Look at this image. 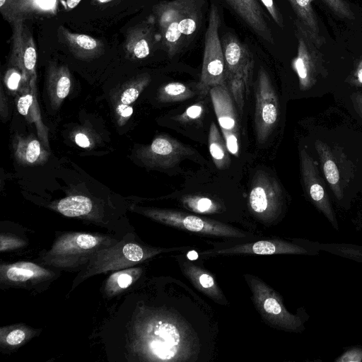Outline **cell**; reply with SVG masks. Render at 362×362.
I'll return each mask as SVG.
<instances>
[{
    "mask_svg": "<svg viewBox=\"0 0 362 362\" xmlns=\"http://www.w3.org/2000/svg\"><path fill=\"white\" fill-rule=\"evenodd\" d=\"M202 2V0H173L155 7L160 40L169 57L177 54L197 32Z\"/></svg>",
    "mask_w": 362,
    "mask_h": 362,
    "instance_id": "obj_1",
    "label": "cell"
},
{
    "mask_svg": "<svg viewBox=\"0 0 362 362\" xmlns=\"http://www.w3.org/2000/svg\"><path fill=\"white\" fill-rule=\"evenodd\" d=\"M118 241L107 235L82 233H64L57 238L51 248L40 255L41 264L57 269H81L100 250Z\"/></svg>",
    "mask_w": 362,
    "mask_h": 362,
    "instance_id": "obj_2",
    "label": "cell"
},
{
    "mask_svg": "<svg viewBox=\"0 0 362 362\" xmlns=\"http://www.w3.org/2000/svg\"><path fill=\"white\" fill-rule=\"evenodd\" d=\"M180 324L171 318L155 316L144 324L139 334V346L150 360L170 361L188 356V339Z\"/></svg>",
    "mask_w": 362,
    "mask_h": 362,
    "instance_id": "obj_3",
    "label": "cell"
},
{
    "mask_svg": "<svg viewBox=\"0 0 362 362\" xmlns=\"http://www.w3.org/2000/svg\"><path fill=\"white\" fill-rule=\"evenodd\" d=\"M128 238L98 251L80 270L74 281V286L93 275L133 267L160 252L127 240Z\"/></svg>",
    "mask_w": 362,
    "mask_h": 362,
    "instance_id": "obj_4",
    "label": "cell"
},
{
    "mask_svg": "<svg viewBox=\"0 0 362 362\" xmlns=\"http://www.w3.org/2000/svg\"><path fill=\"white\" fill-rule=\"evenodd\" d=\"M220 15L215 4H211L205 33L202 68L198 88L203 93L226 84V69L221 41L218 35Z\"/></svg>",
    "mask_w": 362,
    "mask_h": 362,
    "instance_id": "obj_5",
    "label": "cell"
},
{
    "mask_svg": "<svg viewBox=\"0 0 362 362\" xmlns=\"http://www.w3.org/2000/svg\"><path fill=\"white\" fill-rule=\"evenodd\" d=\"M253 299L262 316L276 327L289 332H300L305 329L306 313H289L280 296L264 282L253 276L247 278Z\"/></svg>",
    "mask_w": 362,
    "mask_h": 362,
    "instance_id": "obj_6",
    "label": "cell"
},
{
    "mask_svg": "<svg viewBox=\"0 0 362 362\" xmlns=\"http://www.w3.org/2000/svg\"><path fill=\"white\" fill-rule=\"evenodd\" d=\"M139 213L162 223L193 233L230 238L245 234L230 226L180 211L160 209H141Z\"/></svg>",
    "mask_w": 362,
    "mask_h": 362,
    "instance_id": "obj_7",
    "label": "cell"
},
{
    "mask_svg": "<svg viewBox=\"0 0 362 362\" xmlns=\"http://www.w3.org/2000/svg\"><path fill=\"white\" fill-rule=\"evenodd\" d=\"M296 36L298 38L297 55L292 62V67L298 78L299 88L307 90L313 88L319 77L327 74L325 60L319 48L308 37L297 20Z\"/></svg>",
    "mask_w": 362,
    "mask_h": 362,
    "instance_id": "obj_8",
    "label": "cell"
},
{
    "mask_svg": "<svg viewBox=\"0 0 362 362\" xmlns=\"http://www.w3.org/2000/svg\"><path fill=\"white\" fill-rule=\"evenodd\" d=\"M279 115L278 97L267 71L261 67L255 90V126L257 141H267Z\"/></svg>",
    "mask_w": 362,
    "mask_h": 362,
    "instance_id": "obj_9",
    "label": "cell"
},
{
    "mask_svg": "<svg viewBox=\"0 0 362 362\" xmlns=\"http://www.w3.org/2000/svg\"><path fill=\"white\" fill-rule=\"evenodd\" d=\"M249 205L253 214L263 221H272L281 213L283 194L279 182L267 173L259 170L252 179Z\"/></svg>",
    "mask_w": 362,
    "mask_h": 362,
    "instance_id": "obj_10",
    "label": "cell"
},
{
    "mask_svg": "<svg viewBox=\"0 0 362 362\" xmlns=\"http://www.w3.org/2000/svg\"><path fill=\"white\" fill-rule=\"evenodd\" d=\"M194 151L177 140L168 136H157L150 145L137 151V157L146 166L157 168L174 167Z\"/></svg>",
    "mask_w": 362,
    "mask_h": 362,
    "instance_id": "obj_11",
    "label": "cell"
},
{
    "mask_svg": "<svg viewBox=\"0 0 362 362\" xmlns=\"http://www.w3.org/2000/svg\"><path fill=\"white\" fill-rule=\"evenodd\" d=\"M300 159L302 180L306 194L333 228L339 230V224L334 211L313 158L305 149H301Z\"/></svg>",
    "mask_w": 362,
    "mask_h": 362,
    "instance_id": "obj_12",
    "label": "cell"
},
{
    "mask_svg": "<svg viewBox=\"0 0 362 362\" xmlns=\"http://www.w3.org/2000/svg\"><path fill=\"white\" fill-rule=\"evenodd\" d=\"M319 243L308 240H297V242L284 240H259L254 243L237 245L221 250L222 254H255V255H317L320 252Z\"/></svg>",
    "mask_w": 362,
    "mask_h": 362,
    "instance_id": "obj_13",
    "label": "cell"
},
{
    "mask_svg": "<svg viewBox=\"0 0 362 362\" xmlns=\"http://www.w3.org/2000/svg\"><path fill=\"white\" fill-rule=\"evenodd\" d=\"M18 24L14 28L11 62L21 72L25 82L30 87L36 83L37 52L29 30Z\"/></svg>",
    "mask_w": 362,
    "mask_h": 362,
    "instance_id": "obj_14",
    "label": "cell"
},
{
    "mask_svg": "<svg viewBox=\"0 0 362 362\" xmlns=\"http://www.w3.org/2000/svg\"><path fill=\"white\" fill-rule=\"evenodd\" d=\"M49 271L31 262H18L1 264L0 268L1 283L10 285H23L28 282L37 283L49 279Z\"/></svg>",
    "mask_w": 362,
    "mask_h": 362,
    "instance_id": "obj_15",
    "label": "cell"
},
{
    "mask_svg": "<svg viewBox=\"0 0 362 362\" xmlns=\"http://www.w3.org/2000/svg\"><path fill=\"white\" fill-rule=\"evenodd\" d=\"M239 17L260 37L274 44L270 28L257 0H226Z\"/></svg>",
    "mask_w": 362,
    "mask_h": 362,
    "instance_id": "obj_16",
    "label": "cell"
},
{
    "mask_svg": "<svg viewBox=\"0 0 362 362\" xmlns=\"http://www.w3.org/2000/svg\"><path fill=\"white\" fill-rule=\"evenodd\" d=\"M209 93L221 131L238 132L236 113L230 93L226 84L211 88Z\"/></svg>",
    "mask_w": 362,
    "mask_h": 362,
    "instance_id": "obj_17",
    "label": "cell"
},
{
    "mask_svg": "<svg viewBox=\"0 0 362 362\" xmlns=\"http://www.w3.org/2000/svg\"><path fill=\"white\" fill-rule=\"evenodd\" d=\"M221 41L227 80L244 68L252 58L245 45L233 35L226 34Z\"/></svg>",
    "mask_w": 362,
    "mask_h": 362,
    "instance_id": "obj_18",
    "label": "cell"
},
{
    "mask_svg": "<svg viewBox=\"0 0 362 362\" xmlns=\"http://www.w3.org/2000/svg\"><path fill=\"white\" fill-rule=\"evenodd\" d=\"M30 87V91L23 93L18 98L17 109L28 122L35 124L42 144L48 148V129L43 124L41 118L40 110L36 97V83L32 84Z\"/></svg>",
    "mask_w": 362,
    "mask_h": 362,
    "instance_id": "obj_19",
    "label": "cell"
},
{
    "mask_svg": "<svg viewBox=\"0 0 362 362\" xmlns=\"http://www.w3.org/2000/svg\"><path fill=\"white\" fill-rule=\"evenodd\" d=\"M45 147L42 142L32 136H18L13 144L16 158L26 165L45 163L49 156Z\"/></svg>",
    "mask_w": 362,
    "mask_h": 362,
    "instance_id": "obj_20",
    "label": "cell"
},
{
    "mask_svg": "<svg viewBox=\"0 0 362 362\" xmlns=\"http://www.w3.org/2000/svg\"><path fill=\"white\" fill-rule=\"evenodd\" d=\"M295 13L302 29L318 47L325 43V38L320 35L317 16L313 8L314 0H287Z\"/></svg>",
    "mask_w": 362,
    "mask_h": 362,
    "instance_id": "obj_21",
    "label": "cell"
},
{
    "mask_svg": "<svg viewBox=\"0 0 362 362\" xmlns=\"http://www.w3.org/2000/svg\"><path fill=\"white\" fill-rule=\"evenodd\" d=\"M315 147L318 153L325 177L336 199L340 202L344 197L340 173L332 149L325 143L317 140Z\"/></svg>",
    "mask_w": 362,
    "mask_h": 362,
    "instance_id": "obj_22",
    "label": "cell"
},
{
    "mask_svg": "<svg viewBox=\"0 0 362 362\" xmlns=\"http://www.w3.org/2000/svg\"><path fill=\"white\" fill-rule=\"evenodd\" d=\"M71 76L69 69L64 66L49 67L47 88L52 106L57 109L67 97L71 89Z\"/></svg>",
    "mask_w": 362,
    "mask_h": 362,
    "instance_id": "obj_23",
    "label": "cell"
},
{
    "mask_svg": "<svg viewBox=\"0 0 362 362\" xmlns=\"http://www.w3.org/2000/svg\"><path fill=\"white\" fill-rule=\"evenodd\" d=\"M153 45L152 28L148 25H141L130 30L124 47L131 57L141 59L149 55Z\"/></svg>",
    "mask_w": 362,
    "mask_h": 362,
    "instance_id": "obj_24",
    "label": "cell"
},
{
    "mask_svg": "<svg viewBox=\"0 0 362 362\" xmlns=\"http://www.w3.org/2000/svg\"><path fill=\"white\" fill-rule=\"evenodd\" d=\"M183 270L194 285L205 294L216 300L223 298L214 278L209 272L188 262H184Z\"/></svg>",
    "mask_w": 362,
    "mask_h": 362,
    "instance_id": "obj_25",
    "label": "cell"
},
{
    "mask_svg": "<svg viewBox=\"0 0 362 362\" xmlns=\"http://www.w3.org/2000/svg\"><path fill=\"white\" fill-rule=\"evenodd\" d=\"M59 30L64 43L76 55L90 57L102 49L100 42L89 35L72 33L64 28Z\"/></svg>",
    "mask_w": 362,
    "mask_h": 362,
    "instance_id": "obj_26",
    "label": "cell"
},
{
    "mask_svg": "<svg viewBox=\"0 0 362 362\" xmlns=\"http://www.w3.org/2000/svg\"><path fill=\"white\" fill-rule=\"evenodd\" d=\"M62 215L82 217L90 214L93 209L90 199L83 195H71L59 200L54 206Z\"/></svg>",
    "mask_w": 362,
    "mask_h": 362,
    "instance_id": "obj_27",
    "label": "cell"
},
{
    "mask_svg": "<svg viewBox=\"0 0 362 362\" xmlns=\"http://www.w3.org/2000/svg\"><path fill=\"white\" fill-rule=\"evenodd\" d=\"M253 59L235 74L226 80L229 90L240 110L244 106L245 95L249 90V84L252 76Z\"/></svg>",
    "mask_w": 362,
    "mask_h": 362,
    "instance_id": "obj_28",
    "label": "cell"
},
{
    "mask_svg": "<svg viewBox=\"0 0 362 362\" xmlns=\"http://www.w3.org/2000/svg\"><path fill=\"white\" fill-rule=\"evenodd\" d=\"M208 143L209 152L216 167L220 170L226 168L230 163L228 151L214 122L210 125Z\"/></svg>",
    "mask_w": 362,
    "mask_h": 362,
    "instance_id": "obj_29",
    "label": "cell"
},
{
    "mask_svg": "<svg viewBox=\"0 0 362 362\" xmlns=\"http://www.w3.org/2000/svg\"><path fill=\"white\" fill-rule=\"evenodd\" d=\"M139 268L125 269L112 273L105 284L107 294L113 295L129 288L140 276Z\"/></svg>",
    "mask_w": 362,
    "mask_h": 362,
    "instance_id": "obj_30",
    "label": "cell"
},
{
    "mask_svg": "<svg viewBox=\"0 0 362 362\" xmlns=\"http://www.w3.org/2000/svg\"><path fill=\"white\" fill-rule=\"evenodd\" d=\"M194 95V92L185 84L171 82L160 88L158 98L161 102L172 103L186 100Z\"/></svg>",
    "mask_w": 362,
    "mask_h": 362,
    "instance_id": "obj_31",
    "label": "cell"
},
{
    "mask_svg": "<svg viewBox=\"0 0 362 362\" xmlns=\"http://www.w3.org/2000/svg\"><path fill=\"white\" fill-rule=\"evenodd\" d=\"M320 250L325 251L362 263V246L349 243H320Z\"/></svg>",
    "mask_w": 362,
    "mask_h": 362,
    "instance_id": "obj_32",
    "label": "cell"
},
{
    "mask_svg": "<svg viewBox=\"0 0 362 362\" xmlns=\"http://www.w3.org/2000/svg\"><path fill=\"white\" fill-rule=\"evenodd\" d=\"M33 334L28 327L16 325L1 329V344L9 347H16L23 344Z\"/></svg>",
    "mask_w": 362,
    "mask_h": 362,
    "instance_id": "obj_33",
    "label": "cell"
},
{
    "mask_svg": "<svg viewBox=\"0 0 362 362\" xmlns=\"http://www.w3.org/2000/svg\"><path fill=\"white\" fill-rule=\"evenodd\" d=\"M182 202L187 209L197 213H215L219 209L218 204L207 197L186 196L183 197Z\"/></svg>",
    "mask_w": 362,
    "mask_h": 362,
    "instance_id": "obj_34",
    "label": "cell"
},
{
    "mask_svg": "<svg viewBox=\"0 0 362 362\" xmlns=\"http://www.w3.org/2000/svg\"><path fill=\"white\" fill-rule=\"evenodd\" d=\"M151 78L148 74H144L133 81L121 93L119 103L125 105H131L138 98L140 93L148 86Z\"/></svg>",
    "mask_w": 362,
    "mask_h": 362,
    "instance_id": "obj_35",
    "label": "cell"
},
{
    "mask_svg": "<svg viewBox=\"0 0 362 362\" xmlns=\"http://www.w3.org/2000/svg\"><path fill=\"white\" fill-rule=\"evenodd\" d=\"M5 84L8 90L12 92L20 90L25 93L31 90V87L26 84L21 72L18 69H11L7 71L5 76Z\"/></svg>",
    "mask_w": 362,
    "mask_h": 362,
    "instance_id": "obj_36",
    "label": "cell"
},
{
    "mask_svg": "<svg viewBox=\"0 0 362 362\" xmlns=\"http://www.w3.org/2000/svg\"><path fill=\"white\" fill-rule=\"evenodd\" d=\"M337 16L341 18L354 20V13L345 0H322Z\"/></svg>",
    "mask_w": 362,
    "mask_h": 362,
    "instance_id": "obj_37",
    "label": "cell"
},
{
    "mask_svg": "<svg viewBox=\"0 0 362 362\" xmlns=\"http://www.w3.org/2000/svg\"><path fill=\"white\" fill-rule=\"evenodd\" d=\"M336 362H361L362 346H352L344 351L339 356Z\"/></svg>",
    "mask_w": 362,
    "mask_h": 362,
    "instance_id": "obj_38",
    "label": "cell"
},
{
    "mask_svg": "<svg viewBox=\"0 0 362 362\" xmlns=\"http://www.w3.org/2000/svg\"><path fill=\"white\" fill-rule=\"evenodd\" d=\"M228 151L235 156L239 155V144L237 132L222 131Z\"/></svg>",
    "mask_w": 362,
    "mask_h": 362,
    "instance_id": "obj_39",
    "label": "cell"
},
{
    "mask_svg": "<svg viewBox=\"0 0 362 362\" xmlns=\"http://www.w3.org/2000/svg\"><path fill=\"white\" fill-rule=\"evenodd\" d=\"M274 22L280 27L284 28L282 15L279 11L274 0H260Z\"/></svg>",
    "mask_w": 362,
    "mask_h": 362,
    "instance_id": "obj_40",
    "label": "cell"
},
{
    "mask_svg": "<svg viewBox=\"0 0 362 362\" xmlns=\"http://www.w3.org/2000/svg\"><path fill=\"white\" fill-rule=\"evenodd\" d=\"M116 113L118 117V123L123 125L133 113V108L129 105L119 103L116 107Z\"/></svg>",
    "mask_w": 362,
    "mask_h": 362,
    "instance_id": "obj_41",
    "label": "cell"
},
{
    "mask_svg": "<svg viewBox=\"0 0 362 362\" xmlns=\"http://www.w3.org/2000/svg\"><path fill=\"white\" fill-rule=\"evenodd\" d=\"M204 111L202 104H194L186 109L181 118L187 120H194L201 117Z\"/></svg>",
    "mask_w": 362,
    "mask_h": 362,
    "instance_id": "obj_42",
    "label": "cell"
},
{
    "mask_svg": "<svg viewBox=\"0 0 362 362\" xmlns=\"http://www.w3.org/2000/svg\"><path fill=\"white\" fill-rule=\"evenodd\" d=\"M22 245L23 242L21 240H18V239H13L7 236L4 237L3 235L1 236V251L18 247Z\"/></svg>",
    "mask_w": 362,
    "mask_h": 362,
    "instance_id": "obj_43",
    "label": "cell"
},
{
    "mask_svg": "<svg viewBox=\"0 0 362 362\" xmlns=\"http://www.w3.org/2000/svg\"><path fill=\"white\" fill-rule=\"evenodd\" d=\"M349 83L356 87L362 86V58L350 77Z\"/></svg>",
    "mask_w": 362,
    "mask_h": 362,
    "instance_id": "obj_44",
    "label": "cell"
},
{
    "mask_svg": "<svg viewBox=\"0 0 362 362\" xmlns=\"http://www.w3.org/2000/svg\"><path fill=\"white\" fill-rule=\"evenodd\" d=\"M351 98L356 111L362 117V92L358 91L354 93Z\"/></svg>",
    "mask_w": 362,
    "mask_h": 362,
    "instance_id": "obj_45",
    "label": "cell"
},
{
    "mask_svg": "<svg viewBox=\"0 0 362 362\" xmlns=\"http://www.w3.org/2000/svg\"><path fill=\"white\" fill-rule=\"evenodd\" d=\"M75 142L78 146L82 148H88L90 145L89 139L83 133H78L76 134Z\"/></svg>",
    "mask_w": 362,
    "mask_h": 362,
    "instance_id": "obj_46",
    "label": "cell"
},
{
    "mask_svg": "<svg viewBox=\"0 0 362 362\" xmlns=\"http://www.w3.org/2000/svg\"><path fill=\"white\" fill-rule=\"evenodd\" d=\"M38 4L43 8H50L55 4V0H39Z\"/></svg>",
    "mask_w": 362,
    "mask_h": 362,
    "instance_id": "obj_47",
    "label": "cell"
},
{
    "mask_svg": "<svg viewBox=\"0 0 362 362\" xmlns=\"http://www.w3.org/2000/svg\"><path fill=\"white\" fill-rule=\"evenodd\" d=\"M81 0H66V6L69 8H75Z\"/></svg>",
    "mask_w": 362,
    "mask_h": 362,
    "instance_id": "obj_48",
    "label": "cell"
},
{
    "mask_svg": "<svg viewBox=\"0 0 362 362\" xmlns=\"http://www.w3.org/2000/svg\"><path fill=\"white\" fill-rule=\"evenodd\" d=\"M196 254L194 253V252H191L189 253V255H188V257L190 259H194L197 256H194V255Z\"/></svg>",
    "mask_w": 362,
    "mask_h": 362,
    "instance_id": "obj_49",
    "label": "cell"
},
{
    "mask_svg": "<svg viewBox=\"0 0 362 362\" xmlns=\"http://www.w3.org/2000/svg\"><path fill=\"white\" fill-rule=\"evenodd\" d=\"M98 1L101 2V3H105V2H107V1H110L111 0H98Z\"/></svg>",
    "mask_w": 362,
    "mask_h": 362,
    "instance_id": "obj_50",
    "label": "cell"
}]
</instances>
